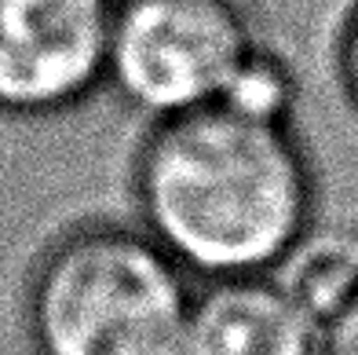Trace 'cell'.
Masks as SVG:
<instances>
[{
    "mask_svg": "<svg viewBox=\"0 0 358 355\" xmlns=\"http://www.w3.org/2000/svg\"><path fill=\"white\" fill-rule=\"evenodd\" d=\"M136 223L198 282L274 275L307 238L315 183L289 125L205 106L146 128Z\"/></svg>",
    "mask_w": 358,
    "mask_h": 355,
    "instance_id": "6da1fadb",
    "label": "cell"
},
{
    "mask_svg": "<svg viewBox=\"0 0 358 355\" xmlns=\"http://www.w3.org/2000/svg\"><path fill=\"white\" fill-rule=\"evenodd\" d=\"M194 279L139 223L80 220L37 253L22 326L34 355H187Z\"/></svg>",
    "mask_w": 358,
    "mask_h": 355,
    "instance_id": "7a4b0ae2",
    "label": "cell"
},
{
    "mask_svg": "<svg viewBox=\"0 0 358 355\" xmlns=\"http://www.w3.org/2000/svg\"><path fill=\"white\" fill-rule=\"evenodd\" d=\"M256 48L238 0H113L106 92L150 125L216 106Z\"/></svg>",
    "mask_w": 358,
    "mask_h": 355,
    "instance_id": "3957f363",
    "label": "cell"
},
{
    "mask_svg": "<svg viewBox=\"0 0 358 355\" xmlns=\"http://www.w3.org/2000/svg\"><path fill=\"white\" fill-rule=\"evenodd\" d=\"M113 0H0V118L44 121L106 88Z\"/></svg>",
    "mask_w": 358,
    "mask_h": 355,
    "instance_id": "277c9868",
    "label": "cell"
},
{
    "mask_svg": "<svg viewBox=\"0 0 358 355\" xmlns=\"http://www.w3.org/2000/svg\"><path fill=\"white\" fill-rule=\"evenodd\" d=\"M187 355H322V326L278 275L213 279L194 286Z\"/></svg>",
    "mask_w": 358,
    "mask_h": 355,
    "instance_id": "5b68a950",
    "label": "cell"
},
{
    "mask_svg": "<svg viewBox=\"0 0 358 355\" xmlns=\"http://www.w3.org/2000/svg\"><path fill=\"white\" fill-rule=\"evenodd\" d=\"M274 275L307 308V315L318 326H325V319L358 289V249L348 246V242H318V246H311L303 238Z\"/></svg>",
    "mask_w": 358,
    "mask_h": 355,
    "instance_id": "8992f818",
    "label": "cell"
},
{
    "mask_svg": "<svg viewBox=\"0 0 358 355\" xmlns=\"http://www.w3.org/2000/svg\"><path fill=\"white\" fill-rule=\"evenodd\" d=\"M292 99H296V81H292L289 67L274 52L256 44L238 67V74L231 77V85H227L216 106H227L234 114H245L256 121L289 125Z\"/></svg>",
    "mask_w": 358,
    "mask_h": 355,
    "instance_id": "52a82bcc",
    "label": "cell"
},
{
    "mask_svg": "<svg viewBox=\"0 0 358 355\" xmlns=\"http://www.w3.org/2000/svg\"><path fill=\"white\" fill-rule=\"evenodd\" d=\"M322 355H358V289L325 319Z\"/></svg>",
    "mask_w": 358,
    "mask_h": 355,
    "instance_id": "ba28073f",
    "label": "cell"
},
{
    "mask_svg": "<svg viewBox=\"0 0 358 355\" xmlns=\"http://www.w3.org/2000/svg\"><path fill=\"white\" fill-rule=\"evenodd\" d=\"M336 62H340V81L358 106V0L351 4L344 26H340V44H336Z\"/></svg>",
    "mask_w": 358,
    "mask_h": 355,
    "instance_id": "9c48e42d",
    "label": "cell"
}]
</instances>
